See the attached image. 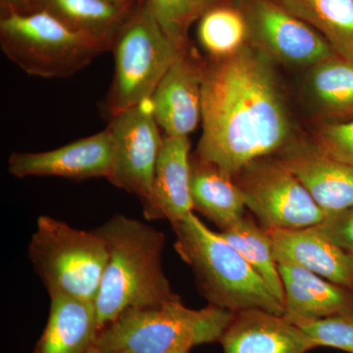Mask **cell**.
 Listing matches in <instances>:
<instances>
[{
  "mask_svg": "<svg viewBox=\"0 0 353 353\" xmlns=\"http://www.w3.org/2000/svg\"><path fill=\"white\" fill-rule=\"evenodd\" d=\"M271 60L250 43L203 67L196 157L234 176L289 143V114Z\"/></svg>",
  "mask_w": 353,
  "mask_h": 353,
  "instance_id": "1",
  "label": "cell"
},
{
  "mask_svg": "<svg viewBox=\"0 0 353 353\" xmlns=\"http://www.w3.org/2000/svg\"><path fill=\"white\" fill-rule=\"evenodd\" d=\"M94 231L105 241L109 253L94 301L99 333L129 309L181 301L162 267L163 233L121 214Z\"/></svg>",
  "mask_w": 353,
  "mask_h": 353,
  "instance_id": "2",
  "label": "cell"
},
{
  "mask_svg": "<svg viewBox=\"0 0 353 353\" xmlns=\"http://www.w3.org/2000/svg\"><path fill=\"white\" fill-rule=\"evenodd\" d=\"M173 229L176 252L192 267L199 290L211 305L232 312L261 309L285 314L284 305L252 265L194 212L174 225Z\"/></svg>",
  "mask_w": 353,
  "mask_h": 353,
  "instance_id": "3",
  "label": "cell"
},
{
  "mask_svg": "<svg viewBox=\"0 0 353 353\" xmlns=\"http://www.w3.org/2000/svg\"><path fill=\"white\" fill-rule=\"evenodd\" d=\"M233 315L211 304L194 310L182 301L129 309L97 334L94 345L102 353H169L182 345L194 347L219 341Z\"/></svg>",
  "mask_w": 353,
  "mask_h": 353,
  "instance_id": "4",
  "label": "cell"
},
{
  "mask_svg": "<svg viewBox=\"0 0 353 353\" xmlns=\"http://www.w3.org/2000/svg\"><path fill=\"white\" fill-rule=\"evenodd\" d=\"M1 50L26 73L68 78L108 50L46 9L8 12L0 20Z\"/></svg>",
  "mask_w": 353,
  "mask_h": 353,
  "instance_id": "5",
  "label": "cell"
},
{
  "mask_svg": "<svg viewBox=\"0 0 353 353\" xmlns=\"http://www.w3.org/2000/svg\"><path fill=\"white\" fill-rule=\"evenodd\" d=\"M108 248L97 232L41 216L29 245L34 270L50 294L94 303L108 261Z\"/></svg>",
  "mask_w": 353,
  "mask_h": 353,
  "instance_id": "6",
  "label": "cell"
},
{
  "mask_svg": "<svg viewBox=\"0 0 353 353\" xmlns=\"http://www.w3.org/2000/svg\"><path fill=\"white\" fill-rule=\"evenodd\" d=\"M111 48L115 73L108 105L112 116L150 101L165 74L185 52V46L158 24L146 0L121 27Z\"/></svg>",
  "mask_w": 353,
  "mask_h": 353,
  "instance_id": "7",
  "label": "cell"
},
{
  "mask_svg": "<svg viewBox=\"0 0 353 353\" xmlns=\"http://www.w3.org/2000/svg\"><path fill=\"white\" fill-rule=\"evenodd\" d=\"M245 208L265 229L316 227L327 213L278 158H260L234 176Z\"/></svg>",
  "mask_w": 353,
  "mask_h": 353,
  "instance_id": "8",
  "label": "cell"
},
{
  "mask_svg": "<svg viewBox=\"0 0 353 353\" xmlns=\"http://www.w3.org/2000/svg\"><path fill=\"white\" fill-rule=\"evenodd\" d=\"M248 43L269 59L285 65L313 67L334 51L319 32L274 0H239Z\"/></svg>",
  "mask_w": 353,
  "mask_h": 353,
  "instance_id": "9",
  "label": "cell"
},
{
  "mask_svg": "<svg viewBox=\"0 0 353 353\" xmlns=\"http://www.w3.org/2000/svg\"><path fill=\"white\" fill-rule=\"evenodd\" d=\"M108 129L114 143L113 170L109 181L143 203L152 190L163 141L150 101L115 114Z\"/></svg>",
  "mask_w": 353,
  "mask_h": 353,
  "instance_id": "10",
  "label": "cell"
},
{
  "mask_svg": "<svg viewBox=\"0 0 353 353\" xmlns=\"http://www.w3.org/2000/svg\"><path fill=\"white\" fill-rule=\"evenodd\" d=\"M114 143L108 129L43 152H15L8 160V172L16 178L60 176L73 181L110 179Z\"/></svg>",
  "mask_w": 353,
  "mask_h": 353,
  "instance_id": "11",
  "label": "cell"
},
{
  "mask_svg": "<svg viewBox=\"0 0 353 353\" xmlns=\"http://www.w3.org/2000/svg\"><path fill=\"white\" fill-rule=\"evenodd\" d=\"M278 159L328 214L353 206V166L336 159L315 143H289Z\"/></svg>",
  "mask_w": 353,
  "mask_h": 353,
  "instance_id": "12",
  "label": "cell"
},
{
  "mask_svg": "<svg viewBox=\"0 0 353 353\" xmlns=\"http://www.w3.org/2000/svg\"><path fill=\"white\" fill-rule=\"evenodd\" d=\"M219 341L224 353H307L318 347L284 315L261 309L234 312Z\"/></svg>",
  "mask_w": 353,
  "mask_h": 353,
  "instance_id": "13",
  "label": "cell"
},
{
  "mask_svg": "<svg viewBox=\"0 0 353 353\" xmlns=\"http://www.w3.org/2000/svg\"><path fill=\"white\" fill-rule=\"evenodd\" d=\"M188 137L163 139L150 196L143 203L148 220H167L172 226L194 210L190 189L192 164Z\"/></svg>",
  "mask_w": 353,
  "mask_h": 353,
  "instance_id": "14",
  "label": "cell"
},
{
  "mask_svg": "<svg viewBox=\"0 0 353 353\" xmlns=\"http://www.w3.org/2000/svg\"><path fill=\"white\" fill-rule=\"evenodd\" d=\"M201 68L183 52L167 71L150 103L158 126L168 137H189L201 121Z\"/></svg>",
  "mask_w": 353,
  "mask_h": 353,
  "instance_id": "15",
  "label": "cell"
},
{
  "mask_svg": "<svg viewBox=\"0 0 353 353\" xmlns=\"http://www.w3.org/2000/svg\"><path fill=\"white\" fill-rule=\"evenodd\" d=\"M279 262H292L353 290V252L323 236L315 227L266 229Z\"/></svg>",
  "mask_w": 353,
  "mask_h": 353,
  "instance_id": "16",
  "label": "cell"
},
{
  "mask_svg": "<svg viewBox=\"0 0 353 353\" xmlns=\"http://www.w3.org/2000/svg\"><path fill=\"white\" fill-rule=\"evenodd\" d=\"M278 264L284 285L285 317L316 320L353 316L352 290L292 262Z\"/></svg>",
  "mask_w": 353,
  "mask_h": 353,
  "instance_id": "17",
  "label": "cell"
},
{
  "mask_svg": "<svg viewBox=\"0 0 353 353\" xmlns=\"http://www.w3.org/2000/svg\"><path fill=\"white\" fill-rule=\"evenodd\" d=\"M50 296V316L34 353L87 352L99 334L94 303L57 292Z\"/></svg>",
  "mask_w": 353,
  "mask_h": 353,
  "instance_id": "18",
  "label": "cell"
},
{
  "mask_svg": "<svg viewBox=\"0 0 353 353\" xmlns=\"http://www.w3.org/2000/svg\"><path fill=\"white\" fill-rule=\"evenodd\" d=\"M190 164L194 209L201 211L221 231L245 216V201L234 176L197 157Z\"/></svg>",
  "mask_w": 353,
  "mask_h": 353,
  "instance_id": "19",
  "label": "cell"
},
{
  "mask_svg": "<svg viewBox=\"0 0 353 353\" xmlns=\"http://www.w3.org/2000/svg\"><path fill=\"white\" fill-rule=\"evenodd\" d=\"M37 8L46 9L77 31L111 48L121 27L132 13V6L110 0H36Z\"/></svg>",
  "mask_w": 353,
  "mask_h": 353,
  "instance_id": "20",
  "label": "cell"
},
{
  "mask_svg": "<svg viewBox=\"0 0 353 353\" xmlns=\"http://www.w3.org/2000/svg\"><path fill=\"white\" fill-rule=\"evenodd\" d=\"M319 32L336 54L353 61V0H274Z\"/></svg>",
  "mask_w": 353,
  "mask_h": 353,
  "instance_id": "21",
  "label": "cell"
},
{
  "mask_svg": "<svg viewBox=\"0 0 353 353\" xmlns=\"http://www.w3.org/2000/svg\"><path fill=\"white\" fill-rule=\"evenodd\" d=\"M220 234L252 265L263 279L273 296L285 307L284 285L279 272L273 243L267 230L259 227L250 216L245 214Z\"/></svg>",
  "mask_w": 353,
  "mask_h": 353,
  "instance_id": "22",
  "label": "cell"
},
{
  "mask_svg": "<svg viewBox=\"0 0 353 353\" xmlns=\"http://www.w3.org/2000/svg\"><path fill=\"white\" fill-rule=\"evenodd\" d=\"M309 85L320 109L333 117L353 116V61L338 54L311 67Z\"/></svg>",
  "mask_w": 353,
  "mask_h": 353,
  "instance_id": "23",
  "label": "cell"
},
{
  "mask_svg": "<svg viewBox=\"0 0 353 353\" xmlns=\"http://www.w3.org/2000/svg\"><path fill=\"white\" fill-rule=\"evenodd\" d=\"M201 17L197 36L212 59L233 55L248 43V25L238 7L213 6Z\"/></svg>",
  "mask_w": 353,
  "mask_h": 353,
  "instance_id": "24",
  "label": "cell"
},
{
  "mask_svg": "<svg viewBox=\"0 0 353 353\" xmlns=\"http://www.w3.org/2000/svg\"><path fill=\"white\" fill-rule=\"evenodd\" d=\"M285 318L303 330L318 347H332L353 353V316H334L316 320Z\"/></svg>",
  "mask_w": 353,
  "mask_h": 353,
  "instance_id": "25",
  "label": "cell"
},
{
  "mask_svg": "<svg viewBox=\"0 0 353 353\" xmlns=\"http://www.w3.org/2000/svg\"><path fill=\"white\" fill-rule=\"evenodd\" d=\"M162 30L185 46L190 23L196 19L192 0H146Z\"/></svg>",
  "mask_w": 353,
  "mask_h": 353,
  "instance_id": "26",
  "label": "cell"
},
{
  "mask_svg": "<svg viewBox=\"0 0 353 353\" xmlns=\"http://www.w3.org/2000/svg\"><path fill=\"white\" fill-rule=\"evenodd\" d=\"M314 143L331 157L353 166V121L323 125L316 132Z\"/></svg>",
  "mask_w": 353,
  "mask_h": 353,
  "instance_id": "27",
  "label": "cell"
},
{
  "mask_svg": "<svg viewBox=\"0 0 353 353\" xmlns=\"http://www.w3.org/2000/svg\"><path fill=\"white\" fill-rule=\"evenodd\" d=\"M315 228L336 245L353 252V206L327 215L326 219Z\"/></svg>",
  "mask_w": 353,
  "mask_h": 353,
  "instance_id": "28",
  "label": "cell"
},
{
  "mask_svg": "<svg viewBox=\"0 0 353 353\" xmlns=\"http://www.w3.org/2000/svg\"><path fill=\"white\" fill-rule=\"evenodd\" d=\"M2 8L8 12H29L36 4V0H0Z\"/></svg>",
  "mask_w": 353,
  "mask_h": 353,
  "instance_id": "29",
  "label": "cell"
},
{
  "mask_svg": "<svg viewBox=\"0 0 353 353\" xmlns=\"http://www.w3.org/2000/svg\"><path fill=\"white\" fill-rule=\"evenodd\" d=\"M216 0H192L196 18L201 17L202 14L206 12L208 9L212 8Z\"/></svg>",
  "mask_w": 353,
  "mask_h": 353,
  "instance_id": "30",
  "label": "cell"
},
{
  "mask_svg": "<svg viewBox=\"0 0 353 353\" xmlns=\"http://www.w3.org/2000/svg\"><path fill=\"white\" fill-rule=\"evenodd\" d=\"M192 345H180V347L174 348V350L169 353H190V350H192Z\"/></svg>",
  "mask_w": 353,
  "mask_h": 353,
  "instance_id": "31",
  "label": "cell"
},
{
  "mask_svg": "<svg viewBox=\"0 0 353 353\" xmlns=\"http://www.w3.org/2000/svg\"><path fill=\"white\" fill-rule=\"evenodd\" d=\"M116 3L122 4V6H132L137 0H110Z\"/></svg>",
  "mask_w": 353,
  "mask_h": 353,
  "instance_id": "32",
  "label": "cell"
},
{
  "mask_svg": "<svg viewBox=\"0 0 353 353\" xmlns=\"http://www.w3.org/2000/svg\"><path fill=\"white\" fill-rule=\"evenodd\" d=\"M85 353H102L101 350H99L95 345L94 347H90V350H88Z\"/></svg>",
  "mask_w": 353,
  "mask_h": 353,
  "instance_id": "33",
  "label": "cell"
},
{
  "mask_svg": "<svg viewBox=\"0 0 353 353\" xmlns=\"http://www.w3.org/2000/svg\"><path fill=\"white\" fill-rule=\"evenodd\" d=\"M114 353H132V352H114Z\"/></svg>",
  "mask_w": 353,
  "mask_h": 353,
  "instance_id": "34",
  "label": "cell"
}]
</instances>
